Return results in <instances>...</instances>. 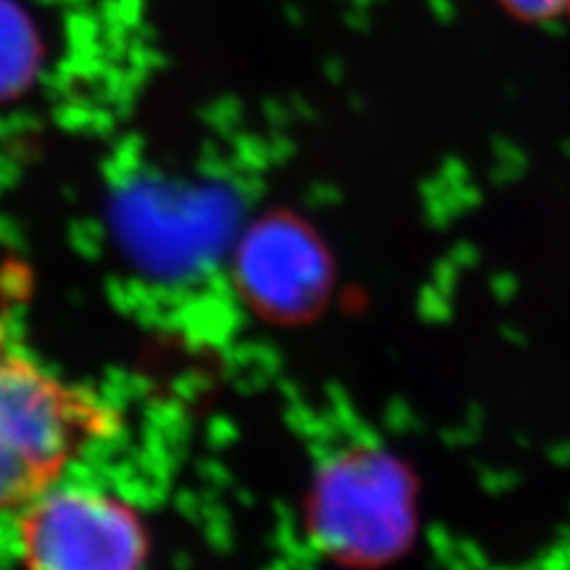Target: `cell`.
<instances>
[{
    "mask_svg": "<svg viewBox=\"0 0 570 570\" xmlns=\"http://www.w3.org/2000/svg\"><path fill=\"white\" fill-rule=\"evenodd\" d=\"M112 433V409L94 392L0 350V511L24 509L56 488L71 461Z\"/></svg>",
    "mask_w": 570,
    "mask_h": 570,
    "instance_id": "cell-1",
    "label": "cell"
},
{
    "mask_svg": "<svg viewBox=\"0 0 570 570\" xmlns=\"http://www.w3.org/2000/svg\"><path fill=\"white\" fill-rule=\"evenodd\" d=\"M305 523L321 554L347 566L387 563L416 540V480L379 448L345 450L316 473Z\"/></svg>",
    "mask_w": 570,
    "mask_h": 570,
    "instance_id": "cell-2",
    "label": "cell"
},
{
    "mask_svg": "<svg viewBox=\"0 0 570 570\" xmlns=\"http://www.w3.org/2000/svg\"><path fill=\"white\" fill-rule=\"evenodd\" d=\"M22 559L33 568H136L148 557V532L124 499L86 485H56L22 509Z\"/></svg>",
    "mask_w": 570,
    "mask_h": 570,
    "instance_id": "cell-3",
    "label": "cell"
},
{
    "mask_svg": "<svg viewBox=\"0 0 570 570\" xmlns=\"http://www.w3.org/2000/svg\"><path fill=\"white\" fill-rule=\"evenodd\" d=\"M247 299L276 318H305L326 295L328 264L305 226L278 217L253 228L240 247Z\"/></svg>",
    "mask_w": 570,
    "mask_h": 570,
    "instance_id": "cell-4",
    "label": "cell"
},
{
    "mask_svg": "<svg viewBox=\"0 0 570 570\" xmlns=\"http://www.w3.org/2000/svg\"><path fill=\"white\" fill-rule=\"evenodd\" d=\"M499 3L507 6L519 20L530 22L557 20V17L570 12V0H499Z\"/></svg>",
    "mask_w": 570,
    "mask_h": 570,
    "instance_id": "cell-5",
    "label": "cell"
}]
</instances>
